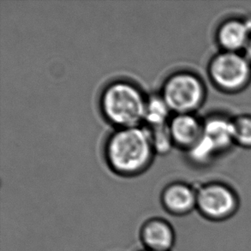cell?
Returning a JSON list of instances; mask_svg holds the SVG:
<instances>
[{
    "label": "cell",
    "mask_w": 251,
    "mask_h": 251,
    "mask_svg": "<svg viewBox=\"0 0 251 251\" xmlns=\"http://www.w3.org/2000/svg\"><path fill=\"white\" fill-rule=\"evenodd\" d=\"M168 126L173 143L187 149L193 146L202 133L197 119L190 113L176 114L170 119Z\"/></svg>",
    "instance_id": "obj_6"
},
{
    "label": "cell",
    "mask_w": 251,
    "mask_h": 251,
    "mask_svg": "<svg viewBox=\"0 0 251 251\" xmlns=\"http://www.w3.org/2000/svg\"><path fill=\"white\" fill-rule=\"evenodd\" d=\"M148 128L150 130V138L154 153L159 154L168 153L174 145L168 124L165 126Z\"/></svg>",
    "instance_id": "obj_12"
},
{
    "label": "cell",
    "mask_w": 251,
    "mask_h": 251,
    "mask_svg": "<svg viewBox=\"0 0 251 251\" xmlns=\"http://www.w3.org/2000/svg\"><path fill=\"white\" fill-rule=\"evenodd\" d=\"M164 206L171 213L183 214L192 210L197 202V195L186 184L173 183L162 193Z\"/></svg>",
    "instance_id": "obj_7"
},
{
    "label": "cell",
    "mask_w": 251,
    "mask_h": 251,
    "mask_svg": "<svg viewBox=\"0 0 251 251\" xmlns=\"http://www.w3.org/2000/svg\"><path fill=\"white\" fill-rule=\"evenodd\" d=\"M147 99L133 82L118 80L102 90L100 108L104 118L117 129L136 127L144 122Z\"/></svg>",
    "instance_id": "obj_2"
},
{
    "label": "cell",
    "mask_w": 251,
    "mask_h": 251,
    "mask_svg": "<svg viewBox=\"0 0 251 251\" xmlns=\"http://www.w3.org/2000/svg\"><path fill=\"white\" fill-rule=\"evenodd\" d=\"M160 95L171 112L176 114L190 113L200 104L203 88L195 75L187 72H176L164 81Z\"/></svg>",
    "instance_id": "obj_3"
},
{
    "label": "cell",
    "mask_w": 251,
    "mask_h": 251,
    "mask_svg": "<svg viewBox=\"0 0 251 251\" xmlns=\"http://www.w3.org/2000/svg\"><path fill=\"white\" fill-rule=\"evenodd\" d=\"M251 27L240 22H231L221 28L220 40L225 48L237 50L243 48L248 40Z\"/></svg>",
    "instance_id": "obj_10"
},
{
    "label": "cell",
    "mask_w": 251,
    "mask_h": 251,
    "mask_svg": "<svg viewBox=\"0 0 251 251\" xmlns=\"http://www.w3.org/2000/svg\"><path fill=\"white\" fill-rule=\"evenodd\" d=\"M216 151L213 143L201 133V136L193 146L189 149V154L192 160L197 162H202L209 159V157Z\"/></svg>",
    "instance_id": "obj_13"
},
{
    "label": "cell",
    "mask_w": 251,
    "mask_h": 251,
    "mask_svg": "<svg viewBox=\"0 0 251 251\" xmlns=\"http://www.w3.org/2000/svg\"><path fill=\"white\" fill-rule=\"evenodd\" d=\"M234 127L235 139L243 145L251 146V119H239Z\"/></svg>",
    "instance_id": "obj_14"
},
{
    "label": "cell",
    "mask_w": 251,
    "mask_h": 251,
    "mask_svg": "<svg viewBox=\"0 0 251 251\" xmlns=\"http://www.w3.org/2000/svg\"><path fill=\"white\" fill-rule=\"evenodd\" d=\"M171 112L160 94L151 95L147 99L144 123L147 127L165 126L169 123Z\"/></svg>",
    "instance_id": "obj_11"
},
{
    "label": "cell",
    "mask_w": 251,
    "mask_h": 251,
    "mask_svg": "<svg viewBox=\"0 0 251 251\" xmlns=\"http://www.w3.org/2000/svg\"><path fill=\"white\" fill-rule=\"evenodd\" d=\"M197 205L207 217L222 219L231 214L236 199L231 190L221 185H207L197 194Z\"/></svg>",
    "instance_id": "obj_5"
},
{
    "label": "cell",
    "mask_w": 251,
    "mask_h": 251,
    "mask_svg": "<svg viewBox=\"0 0 251 251\" xmlns=\"http://www.w3.org/2000/svg\"><path fill=\"white\" fill-rule=\"evenodd\" d=\"M202 134L217 151L228 146L235 139L234 125L224 119H212L204 126Z\"/></svg>",
    "instance_id": "obj_9"
},
{
    "label": "cell",
    "mask_w": 251,
    "mask_h": 251,
    "mask_svg": "<svg viewBox=\"0 0 251 251\" xmlns=\"http://www.w3.org/2000/svg\"><path fill=\"white\" fill-rule=\"evenodd\" d=\"M104 149L110 168L123 176L144 172L155 153L147 126L116 129L106 140Z\"/></svg>",
    "instance_id": "obj_1"
},
{
    "label": "cell",
    "mask_w": 251,
    "mask_h": 251,
    "mask_svg": "<svg viewBox=\"0 0 251 251\" xmlns=\"http://www.w3.org/2000/svg\"><path fill=\"white\" fill-rule=\"evenodd\" d=\"M152 251V250H149V249H147L146 251Z\"/></svg>",
    "instance_id": "obj_16"
},
{
    "label": "cell",
    "mask_w": 251,
    "mask_h": 251,
    "mask_svg": "<svg viewBox=\"0 0 251 251\" xmlns=\"http://www.w3.org/2000/svg\"><path fill=\"white\" fill-rule=\"evenodd\" d=\"M142 238L149 250L168 251L174 244L175 235L167 221L154 219L148 221L143 226Z\"/></svg>",
    "instance_id": "obj_8"
},
{
    "label": "cell",
    "mask_w": 251,
    "mask_h": 251,
    "mask_svg": "<svg viewBox=\"0 0 251 251\" xmlns=\"http://www.w3.org/2000/svg\"><path fill=\"white\" fill-rule=\"evenodd\" d=\"M214 82L226 89H237L249 77L250 67L245 58L233 53L218 57L211 66Z\"/></svg>",
    "instance_id": "obj_4"
},
{
    "label": "cell",
    "mask_w": 251,
    "mask_h": 251,
    "mask_svg": "<svg viewBox=\"0 0 251 251\" xmlns=\"http://www.w3.org/2000/svg\"><path fill=\"white\" fill-rule=\"evenodd\" d=\"M246 53H247V57H248L249 59L251 61V40L249 41L248 44H247Z\"/></svg>",
    "instance_id": "obj_15"
}]
</instances>
